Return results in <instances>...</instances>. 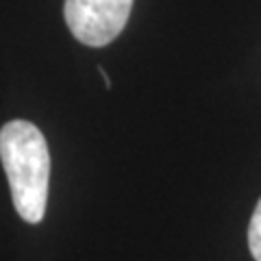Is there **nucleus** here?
<instances>
[{
    "instance_id": "2",
    "label": "nucleus",
    "mask_w": 261,
    "mask_h": 261,
    "mask_svg": "<svg viewBox=\"0 0 261 261\" xmlns=\"http://www.w3.org/2000/svg\"><path fill=\"white\" fill-rule=\"evenodd\" d=\"M133 0H65V24L81 44L100 48L126 27Z\"/></svg>"
},
{
    "instance_id": "1",
    "label": "nucleus",
    "mask_w": 261,
    "mask_h": 261,
    "mask_svg": "<svg viewBox=\"0 0 261 261\" xmlns=\"http://www.w3.org/2000/svg\"><path fill=\"white\" fill-rule=\"evenodd\" d=\"M0 159L15 211L29 224L44 220L50 181V154L44 133L27 120H11L0 130Z\"/></svg>"
},
{
    "instance_id": "3",
    "label": "nucleus",
    "mask_w": 261,
    "mask_h": 261,
    "mask_svg": "<svg viewBox=\"0 0 261 261\" xmlns=\"http://www.w3.org/2000/svg\"><path fill=\"white\" fill-rule=\"evenodd\" d=\"M248 246L255 261H261V198L255 207V214L250 218V226H248Z\"/></svg>"
}]
</instances>
